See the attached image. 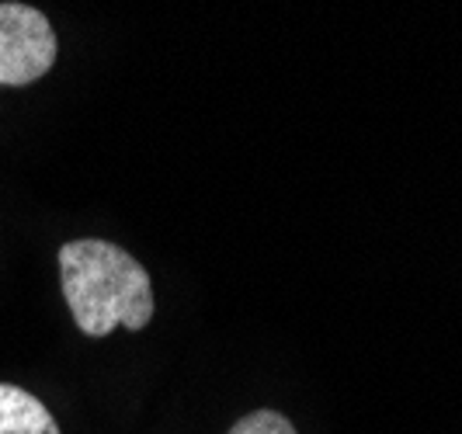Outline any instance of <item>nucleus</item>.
<instances>
[{"mask_svg": "<svg viewBox=\"0 0 462 434\" xmlns=\"http://www.w3.org/2000/svg\"><path fill=\"white\" fill-rule=\"evenodd\" d=\"M60 285L69 313L88 337H108L116 327L143 330L157 299L150 272L129 251L108 240H69L60 247Z\"/></svg>", "mask_w": 462, "mask_h": 434, "instance_id": "f257e3e1", "label": "nucleus"}, {"mask_svg": "<svg viewBox=\"0 0 462 434\" xmlns=\"http://www.w3.org/2000/svg\"><path fill=\"white\" fill-rule=\"evenodd\" d=\"M226 434H296V424L278 411H254L240 417Z\"/></svg>", "mask_w": 462, "mask_h": 434, "instance_id": "20e7f679", "label": "nucleus"}, {"mask_svg": "<svg viewBox=\"0 0 462 434\" xmlns=\"http://www.w3.org/2000/svg\"><path fill=\"white\" fill-rule=\"evenodd\" d=\"M56 32L49 18L18 0L0 4V84L4 88H28L46 77L56 63Z\"/></svg>", "mask_w": 462, "mask_h": 434, "instance_id": "f03ea898", "label": "nucleus"}, {"mask_svg": "<svg viewBox=\"0 0 462 434\" xmlns=\"http://www.w3.org/2000/svg\"><path fill=\"white\" fill-rule=\"evenodd\" d=\"M0 434H63L49 407L22 386L0 383Z\"/></svg>", "mask_w": 462, "mask_h": 434, "instance_id": "7ed1b4c3", "label": "nucleus"}]
</instances>
